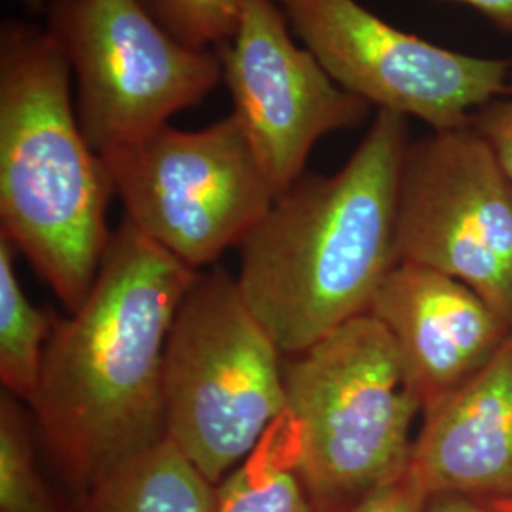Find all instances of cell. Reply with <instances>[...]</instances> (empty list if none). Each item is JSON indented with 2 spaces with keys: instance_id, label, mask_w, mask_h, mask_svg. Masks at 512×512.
<instances>
[{
  "instance_id": "9c48e42d",
  "label": "cell",
  "mask_w": 512,
  "mask_h": 512,
  "mask_svg": "<svg viewBox=\"0 0 512 512\" xmlns=\"http://www.w3.org/2000/svg\"><path fill=\"white\" fill-rule=\"evenodd\" d=\"M397 260L456 277L512 329V188L473 126L410 143Z\"/></svg>"
},
{
  "instance_id": "4fadbf2b",
  "label": "cell",
  "mask_w": 512,
  "mask_h": 512,
  "mask_svg": "<svg viewBox=\"0 0 512 512\" xmlns=\"http://www.w3.org/2000/svg\"><path fill=\"white\" fill-rule=\"evenodd\" d=\"M217 484L165 439L95 482L78 512H215Z\"/></svg>"
},
{
  "instance_id": "603a6c76",
  "label": "cell",
  "mask_w": 512,
  "mask_h": 512,
  "mask_svg": "<svg viewBox=\"0 0 512 512\" xmlns=\"http://www.w3.org/2000/svg\"><path fill=\"white\" fill-rule=\"evenodd\" d=\"M494 505L499 512H512V497H507V499H495Z\"/></svg>"
},
{
  "instance_id": "7c38bea8",
  "label": "cell",
  "mask_w": 512,
  "mask_h": 512,
  "mask_svg": "<svg viewBox=\"0 0 512 512\" xmlns=\"http://www.w3.org/2000/svg\"><path fill=\"white\" fill-rule=\"evenodd\" d=\"M410 471L427 495L512 497V332L475 378L423 414Z\"/></svg>"
},
{
  "instance_id": "8fae6325",
  "label": "cell",
  "mask_w": 512,
  "mask_h": 512,
  "mask_svg": "<svg viewBox=\"0 0 512 512\" xmlns=\"http://www.w3.org/2000/svg\"><path fill=\"white\" fill-rule=\"evenodd\" d=\"M368 313L393 336L423 414L475 378L512 332L471 287L412 262L387 272Z\"/></svg>"
},
{
  "instance_id": "ffe728a7",
  "label": "cell",
  "mask_w": 512,
  "mask_h": 512,
  "mask_svg": "<svg viewBox=\"0 0 512 512\" xmlns=\"http://www.w3.org/2000/svg\"><path fill=\"white\" fill-rule=\"evenodd\" d=\"M423 512H499L494 501L469 495L431 494L425 499Z\"/></svg>"
},
{
  "instance_id": "3957f363",
  "label": "cell",
  "mask_w": 512,
  "mask_h": 512,
  "mask_svg": "<svg viewBox=\"0 0 512 512\" xmlns=\"http://www.w3.org/2000/svg\"><path fill=\"white\" fill-rule=\"evenodd\" d=\"M71 67L48 33L10 25L0 42V220L69 313L92 291L110 236L103 158L80 128Z\"/></svg>"
},
{
  "instance_id": "277c9868",
  "label": "cell",
  "mask_w": 512,
  "mask_h": 512,
  "mask_svg": "<svg viewBox=\"0 0 512 512\" xmlns=\"http://www.w3.org/2000/svg\"><path fill=\"white\" fill-rule=\"evenodd\" d=\"M294 469L323 512H346L410 469L420 393L393 336L370 313L283 365Z\"/></svg>"
},
{
  "instance_id": "e0dca14e",
  "label": "cell",
  "mask_w": 512,
  "mask_h": 512,
  "mask_svg": "<svg viewBox=\"0 0 512 512\" xmlns=\"http://www.w3.org/2000/svg\"><path fill=\"white\" fill-rule=\"evenodd\" d=\"M173 37L194 50L222 46L238 27V0H143Z\"/></svg>"
},
{
  "instance_id": "44dd1931",
  "label": "cell",
  "mask_w": 512,
  "mask_h": 512,
  "mask_svg": "<svg viewBox=\"0 0 512 512\" xmlns=\"http://www.w3.org/2000/svg\"><path fill=\"white\" fill-rule=\"evenodd\" d=\"M467 4L490 19L497 29L512 35V0H452Z\"/></svg>"
},
{
  "instance_id": "ac0fdd59",
  "label": "cell",
  "mask_w": 512,
  "mask_h": 512,
  "mask_svg": "<svg viewBox=\"0 0 512 512\" xmlns=\"http://www.w3.org/2000/svg\"><path fill=\"white\" fill-rule=\"evenodd\" d=\"M473 128L488 143L505 179L512 188V95L509 99H495L473 118Z\"/></svg>"
},
{
  "instance_id": "9a60e30c",
  "label": "cell",
  "mask_w": 512,
  "mask_h": 512,
  "mask_svg": "<svg viewBox=\"0 0 512 512\" xmlns=\"http://www.w3.org/2000/svg\"><path fill=\"white\" fill-rule=\"evenodd\" d=\"M52 330L19 285L14 245L0 234V382L10 397L33 403Z\"/></svg>"
},
{
  "instance_id": "5b68a950",
  "label": "cell",
  "mask_w": 512,
  "mask_h": 512,
  "mask_svg": "<svg viewBox=\"0 0 512 512\" xmlns=\"http://www.w3.org/2000/svg\"><path fill=\"white\" fill-rule=\"evenodd\" d=\"M283 365L236 277L198 272L165 344V437L219 486L287 414Z\"/></svg>"
},
{
  "instance_id": "7a4b0ae2",
  "label": "cell",
  "mask_w": 512,
  "mask_h": 512,
  "mask_svg": "<svg viewBox=\"0 0 512 512\" xmlns=\"http://www.w3.org/2000/svg\"><path fill=\"white\" fill-rule=\"evenodd\" d=\"M408 118L378 110L334 175L283 190L239 245V291L283 355L365 315L397 260Z\"/></svg>"
},
{
  "instance_id": "30bf717a",
  "label": "cell",
  "mask_w": 512,
  "mask_h": 512,
  "mask_svg": "<svg viewBox=\"0 0 512 512\" xmlns=\"http://www.w3.org/2000/svg\"><path fill=\"white\" fill-rule=\"evenodd\" d=\"M234 37L219 46L234 116L277 194L302 177L311 148L338 129L363 124L370 105L340 88L298 46L275 0H238Z\"/></svg>"
},
{
  "instance_id": "5bb4252c",
  "label": "cell",
  "mask_w": 512,
  "mask_h": 512,
  "mask_svg": "<svg viewBox=\"0 0 512 512\" xmlns=\"http://www.w3.org/2000/svg\"><path fill=\"white\" fill-rule=\"evenodd\" d=\"M215 512H323L294 469L293 423H275L255 454L217 486Z\"/></svg>"
},
{
  "instance_id": "52a82bcc",
  "label": "cell",
  "mask_w": 512,
  "mask_h": 512,
  "mask_svg": "<svg viewBox=\"0 0 512 512\" xmlns=\"http://www.w3.org/2000/svg\"><path fill=\"white\" fill-rule=\"evenodd\" d=\"M48 33L76 80V114L103 156L167 126L222 78L219 55L179 42L143 0H52Z\"/></svg>"
},
{
  "instance_id": "2e32d148",
  "label": "cell",
  "mask_w": 512,
  "mask_h": 512,
  "mask_svg": "<svg viewBox=\"0 0 512 512\" xmlns=\"http://www.w3.org/2000/svg\"><path fill=\"white\" fill-rule=\"evenodd\" d=\"M0 512H59L38 473L31 431L18 401H0Z\"/></svg>"
},
{
  "instance_id": "8992f818",
  "label": "cell",
  "mask_w": 512,
  "mask_h": 512,
  "mask_svg": "<svg viewBox=\"0 0 512 512\" xmlns=\"http://www.w3.org/2000/svg\"><path fill=\"white\" fill-rule=\"evenodd\" d=\"M126 219L194 272L239 247L279 196L234 114L164 126L101 156Z\"/></svg>"
},
{
  "instance_id": "7402d4cb",
  "label": "cell",
  "mask_w": 512,
  "mask_h": 512,
  "mask_svg": "<svg viewBox=\"0 0 512 512\" xmlns=\"http://www.w3.org/2000/svg\"><path fill=\"white\" fill-rule=\"evenodd\" d=\"M19 2H23L25 6H29V8H33V10H40V8H50V4H52V0H19Z\"/></svg>"
},
{
  "instance_id": "ba28073f",
  "label": "cell",
  "mask_w": 512,
  "mask_h": 512,
  "mask_svg": "<svg viewBox=\"0 0 512 512\" xmlns=\"http://www.w3.org/2000/svg\"><path fill=\"white\" fill-rule=\"evenodd\" d=\"M275 2L330 78L378 110L448 131L471 126L476 110L512 93L509 61L404 33L357 0Z\"/></svg>"
},
{
  "instance_id": "d6986e66",
  "label": "cell",
  "mask_w": 512,
  "mask_h": 512,
  "mask_svg": "<svg viewBox=\"0 0 512 512\" xmlns=\"http://www.w3.org/2000/svg\"><path fill=\"white\" fill-rule=\"evenodd\" d=\"M427 494L408 469L404 475L376 488L346 512H423Z\"/></svg>"
},
{
  "instance_id": "6da1fadb",
  "label": "cell",
  "mask_w": 512,
  "mask_h": 512,
  "mask_svg": "<svg viewBox=\"0 0 512 512\" xmlns=\"http://www.w3.org/2000/svg\"><path fill=\"white\" fill-rule=\"evenodd\" d=\"M196 274L124 220L92 291L54 325L31 408L78 495L165 439V344Z\"/></svg>"
}]
</instances>
